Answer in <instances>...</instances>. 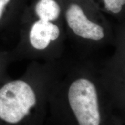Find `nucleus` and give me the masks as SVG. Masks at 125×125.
<instances>
[{
  "label": "nucleus",
  "instance_id": "1",
  "mask_svg": "<svg viewBox=\"0 0 125 125\" xmlns=\"http://www.w3.org/2000/svg\"><path fill=\"white\" fill-rule=\"evenodd\" d=\"M62 8L57 0H37L25 34L26 57L32 61L62 58L65 34Z\"/></svg>",
  "mask_w": 125,
  "mask_h": 125
},
{
  "label": "nucleus",
  "instance_id": "2",
  "mask_svg": "<svg viewBox=\"0 0 125 125\" xmlns=\"http://www.w3.org/2000/svg\"><path fill=\"white\" fill-rule=\"evenodd\" d=\"M90 0H68L62 9L67 32L86 51L115 43L108 21Z\"/></svg>",
  "mask_w": 125,
  "mask_h": 125
},
{
  "label": "nucleus",
  "instance_id": "3",
  "mask_svg": "<svg viewBox=\"0 0 125 125\" xmlns=\"http://www.w3.org/2000/svg\"><path fill=\"white\" fill-rule=\"evenodd\" d=\"M113 56L97 66L99 76L118 110L125 109V48L123 40L116 39Z\"/></svg>",
  "mask_w": 125,
  "mask_h": 125
},
{
  "label": "nucleus",
  "instance_id": "4",
  "mask_svg": "<svg viewBox=\"0 0 125 125\" xmlns=\"http://www.w3.org/2000/svg\"><path fill=\"white\" fill-rule=\"evenodd\" d=\"M99 10L115 17L123 13L125 0H90Z\"/></svg>",
  "mask_w": 125,
  "mask_h": 125
},
{
  "label": "nucleus",
  "instance_id": "5",
  "mask_svg": "<svg viewBox=\"0 0 125 125\" xmlns=\"http://www.w3.org/2000/svg\"><path fill=\"white\" fill-rule=\"evenodd\" d=\"M10 1V0H0V19L2 16L5 8Z\"/></svg>",
  "mask_w": 125,
  "mask_h": 125
}]
</instances>
